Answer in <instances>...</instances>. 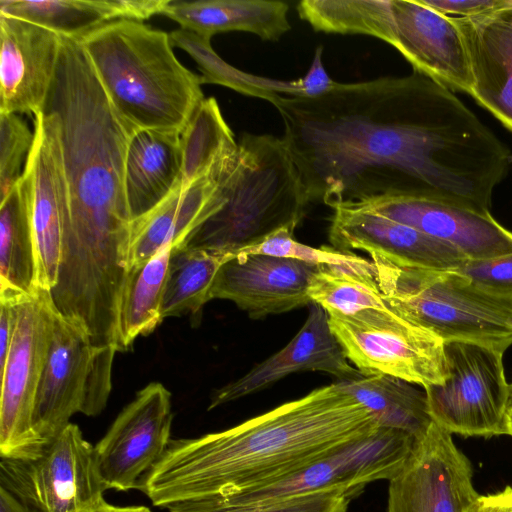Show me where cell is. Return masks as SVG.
<instances>
[{"label": "cell", "mask_w": 512, "mask_h": 512, "mask_svg": "<svg viewBox=\"0 0 512 512\" xmlns=\"http://www.w3.org/2000/svg\"><path fill=\"white\" fill-rule=\"evenodd\" d=\"M378 429L371 413L333 383L230 429L170 440L136 489L162 508L235 494L292 475Z\"/></svg>", "instance_id": "cell-3"}, {"label": "cell", "mask_w": 512, "mask_h": 512, "mask_svg": "<svg viewBox=\"0 0 512 512\" xmlns=\"http://www.w3.org/2000/svg\"><path fill=\"white\" fill-rule=\"evenodd\" d=\"M34 139V132L18 114L0 112V201L22 177Z\"/></svg>", "instance_id": "cell-35"}, {"label": "cell", "mask_w": 512, "mask_h": 512, "mask_svg": "<svg viewBox=\"0 0 512 512\" xmlns=\"http://www.w3.org/2000/svg\"><path fill=\"white\" fill-rule=\"evenodd\" d=\"M14 304L0 301V375L2 374L11 344L14 328Z\"/></svg>", "instance_id": "cell-39"}, {"label": "cell", "mask_w": 512, "mask_h": 512, "mask_svg": "<svg viewBox=\"0 0 512 512\" xmlns=\"http://www.w3.org/2000/svg\"><path fill=\"white\" fill-rule=\"evenodd\" d=\"M42 111L58 122L68 190L52 301L61 316L90 335H109L118 326L128 273L132 219L125 159L136 129L112 105L76 38L62 36Z\"/></svg>", "instance_id": "cell-2"}, {"label": "cell", "mask_w": 512, "mask_h": 512, "mask_svg": "<svg viewBox=\"0 0 512 512\" xmlns=\"http://www.w3.org/2000/svg\"><path fill=\"white\" fill-rule=\"evenodd\" d=\"M303 371H321L345 381L363 375L347 359L333 335L327 312L309 305L308 317L295 337L280 351L244 376L216 390L208 410L268 388L282 378Z\"/></svg>", "instance_id": "cell-21"}, {"label": "cell", "mask_w": 512, "mask_h": 512, "mask_svg": "<svg viewBox=\"0 0 512 512\" xmlns=\"http://www.w3.org/2000/svg\"><path fill=\"white\" fill-rule=\"evenodd\" d=\"M329 239L337 250H362L401 267L453 271L467 258L411 226L351 204L333 208Z\"/></svg>", "instance_id": "cell-17"}, {"label": "cell", "mask_w": 512, "mask_h": 512, "mask_svg": "<svg viewBox=\"0 0 512 512\" xmlns=\"http://www.w3.org/2000/svg\"><path fill=\"white\" fill-rule=\"evenodd\" d=\"M443 241L467 260L512 252V232L490 214L428 198L383 196L351 204Z\"/></svg>", "instance_id": "cell-19"}, {"label": "cell", "mask_w": 512, "mask_h": 512, "mask_svg": "<svg viewBox=\"0 0 512 512\" xmlns=\"http://www.w3.org/2000/svg\"><path fill=\"white\" fill-rule=\"evenodd\" d=\"M0 512H42L9 489L0 486Z\"/></svg>", "instance_id": "cell-40"}, {"label": "cell", "mask_w": 512, "mask_h": 512, "mask_svg": "<svg viewBox=\"0 0 512 512\" xmlns=\"http://www.w3.org/2000/svg\"><path fill=\"white\" fill-rule=\"evenodd\" d=\"M223 188V206L182 245L234 255L279 228L295 229L310 204L283 138L273 135H241Z\"/></svg>", "instance_id": "cell-5"}, {"label": "cell", "mask_w": 512, "mask_h": 512, "mask_svg": "<svg viewBox=\"0 0 512 512\" xmlns=\"http://www.w3.org/2000/svg\"><path fill=\"white\" fill-rule=\"evenodd\" d=\"M114 348L94 347L86 333L58 312L37 388L32 430L45 448L77 412L96 416L111 391Z\"/></svg>", "instance_id": "cell-7"}, {"label": "cell", "mask_w": 512, "mask_h": 512, "mask_svg": "<svg viewBox=\"0 0 512 512\" xmlns=\"http://www.w3.org/2000/svg\"><path fill=\"white\" fill-rule=\"evenodd\" d=\"M336 384L371 413L379 428L400 430L418 440L433 424L425 390L407 381L387 375H361Z\"/></svg>", "instance_id": "cell-27"}, {"label": "cell", "mask_w": 512, "mask_h": 512, "mask_svg": "<svg viewBox=\"0 0 512 512\" xmlns=\"http://www.w3.org/2000/svg\"><path fill=\"white\" fill-rule=\"evenodd\" d=\"M182 167L179 183L190 185L213 172L238 148L215 98H205L180 133Z\"/></svg>", "instance_id": "cell-30"}, {"label": "cell", "mask_w": 512, "mask_h": 512, "mask_svg": "<svg viewBox=\"0 0 512 512\" xmlns=\"http://www.w3.org/2000/svg\"><path fill=\"white\" fill-rule=\"evenodd\" d=\"M237 155L238 148L213 172L190 185L178 182L161 203L132 222L128 270L144 263L166 245L184 244L199 225L223 206V185Z\"/></svg>", "instance_id": "cell-22"}, {"label": "cell", "mask_w": 512, "mask_h": 512, "mask_svg": "<svg viewBox=\"0 0 512 512\" xmlns=\"http://www.w3.org/2000/svg\"><path fill=\"white\" fill-rule=\"evenodd\" d=\"M512 410V384H510V394H509V402H508V411Z\"/></svg>", "instance_id": "cell-43"}, {"label": "cell", "mask_w": 512, "mask_h": 512, "mask_svg": "<svg viewBox=\"0 0 512 512\" xmlns=\"http://www.w3.org/2000/svg\"><path fill=\"white\" fill-rule=\"evenodd\" d=\"M233 256L184 245L174 247L162 299L163 319L200 311L210 300L220 267Z\"/></svg>", "instance_id": "cell-29"}, {"label": "cell", "mask_w": 512, "mask_h": 512, "mask_svg": "<svg viewBox=\"0 0 512 512\" xmlns=\"http://www.w3.org/2000/svg\"><path fill=\"white\" fill-rule=\"evenodd\" d=\"M362 35L388 43L417 71L450 90L470 95L473 76L453 16L421 0H369Z\"/></svg>", "instance_id": "cell-11"}, {"label": "cell", "mask_w": 512, "mask_h": 512, "mask_svg": "<svg viewBox=\"0 0 512 512\" xmlns=\"http://www.w3.org/2000/svg\"><path fill=\"white\" fill-rule=\"evenodd\" d=\"M434 10L455 17H470L501 8L510 0H421Z\"/></svg>", "instance_id": "cell-37"}, {"label": "cell", "mask_w": 512, "mask_h": 512, "mask_svg": "<svg viewBox=\"0 0 512 512\" xmlns=\"http://www.w3.org/2000/svg\"><path fill=\"white\" fill-rule=\"evenodd\" d=\"M288 10L289 5L282 1L170 0L163 15L208 39L218 33L242 31L278 41L291 29Z\"/></svg>", "instance_id": "cell-25"}, {"label": "cell", "mask_w": 512, "mask_h": 512, "mask_svg": "<svg viewBox=\"0 0 512 512\" xmlns=\"http://www.w3.org/2000/svg\"><path fill=\"white\" fill-rule=\"evenodd\" d=\"M34 143L23 173L30 187L38 257V284L52 291L58 281L68 190L57 119L42 111L34 118Z\"/></svg>", "instance_id": "cell-16"}, {"label": "cell", "mask_w": 512, "mask_h": 512, "mask_svg": "<svg viewBox=\"0 0 512 512\" xmlns=\"http://www.w3.org/2000/svg\"><path fill=\"white\" fill-rule=\"evenodd\" d=\"M273 105L310 203L414 196L490 212L510 149L446 86L414 71Z\"/></svg>", "instance_id": "cell-1"}, {"label": "cell", "mask_w": 512, "mask_h": 512, "mask_svg": "<svg viewBox=\"0 0 512 512\" xmlns=\"http://www.w3.org/2000/svg\"><path fill=\"white\" fill-rule=\"evenodd\" d=\"M328 317L347 359L363 375H387L423 388L445 382L444 342L391 308Z\"/></svg>", "instance_id": "cell-9"}, {"label": "cell", "mask_w": 512, "mask_h": 512, "mask_svg": "<svg viewBox=\"0 0 512 512\" xmlns=\"http://www.w3.org/2000/svg\"><path fill=\"white\" fill-rule=\"evenodd\" d=\"M0 14L76 39L101 25L120 20L117 0H0Z\"/></svg>", "instance_id": "cell-32"}, {"label": "cell", "mask_w": 512, "mask_h": 512, "mask_svg": "<svg viewBox=\"0 0 512 512\" xmlns=\"http://www.w3.org/2000/svg\"><path fill=\"white\" fill-rule=\"evenodd\" d=\"M354 496L341 488L323 489L255 505H229L214 497L181 501L169 512H347Z\"/></svg>", "instance_id": "cell-33"}, {"label": "cell", "mask_w": 512, "mask_h": 512, "mask_svg": "<svg viewBox=\"0 0 512 512\" xmlns=\"http://www.w3.org/2000/svg\"><path fill=\"white\" fill-rule=\"evenodd\" d=\"M0 112L34 118L42 112L62 36L32 22L0 14Z\"/></svg>", "instance_id": "cell-20"}, {"label": "cell", "mask_w": 512, "mask_h": 512, "mask_svg": "<svg viewBox=\"0 0 512 512\" xmlns=\"http://www.w3.org/2000/svg\"><path fill=\"white\" fill-rule=\"evenodd\" d=\"M173 244L128 270L119 304L118 351L130 350L138 336L150 334L163 320L161 307Z\"/></svg>", "instance_id": "cell-28"}, {"label": "cell", "mask_w": 512, "mask_h": 512, "mask_svg": "<svg viewBox=\"0 0 512 512\" xmlns=\"http://www.w3.org/2000/svg\"><path fill=\"white\" fill-rule=\"evenodd\" d=\"M416 441L406 432L379 428L285 478L239 493L209 497L238 506L331 488L344 489L356 497L369 483L391 480L404 466Z\"/></svg>", "instance_id": "cell-13"}, {"label": "cell", "mask_w": 512, "mask_h": 512, "mask_svg": "<svg viewBox=\"0 0 512 512\" xmlns=\"http://www.w3.org/2000/svg\"><path fill=\"white\" fill-rule=\"evenodd\" d=\"M308 294L328 315L350 316L367 309H386L371 261L350 265H320Z\"/></svg>", "instance_id": "cell-31"}, {"label": "cell", "mask_w": 512, "mask_h": 512, "mask_svg": "<svg viewBox=\"0 0 512 512\" xmlns=\"http://www.w3.org/2000/svg\"><path fill=\"white\" fill-rule=\"evenodd\" d=\"M467 512H512V486L503 490L480 495Z\"/></svg>", "instance_id": "cell-38"}, {"label": "cell", "mask_w": 512, "mask_h": 512, "mask_svg": "<svg viewBox=\"0 0 512 512\" xmlns=\"http://www.w3.org/2000/svg\"><path fill=\"white\" fill-rule=\"evenodd\" d=\"M453 19L470 62V95L512 132V0L483 14Z\"/></svg>", "instance_id": "cell-23"}, {"label": "cell", "mask_w": 512, "mask_h": 512, "mask_svg": "<svg viewBox=\"0 0 512 512\" xmlns=\"http://www.w3.org/2000/svg\"><path fill=\"white\" fill-rule=\"evenodd\" d=\"M89 512H152L149 508L144 506H131V507H117L107 502L102 506L95 508Z\"/></svg>", "instance_id": "cell-41"}, {"label": "cell", "mask_w": 512, "mask_h": 512, "mask_svg": "<svg viewBox=\"0 0 512 512\" xmlns=\"http://www.w3.org/2000/svg\"><path fill=\"white\" fill-rule=\"evenodd\" d=\"M38 284V257L26 175L0 201V301L32 296Z\"/></svg>", "instance_id": "cell-26"}, {"label": "cell", "mask_w": 512, "mask_h": 512, "mask_svg": "<svg viewBox=\"0 0 512 512\" xmlns=\"http://www.w3.org/2000/svg\"><path fill=\"white\" fill-rule=\"evenodd\" d=\"M12 303L14 328L0 375V456L34 459L44 448L32 430L33 406L57 310L50 291L41 288Z\"/></svg>", "instance_id": "cell-10"}, {"label": "cell", "mask_w": 512, "mask_h": 512, "mask_svg": "<svg viewBox=\"0 0 512 512\" xmlns=\"http://www.w3.org/2000/svg\"><path fill=\"white\" fill-rule=\"evenodd\" d=\"M78 40L112 105L136 130L181 133L205 99L200 76L177 59L165 31L116 20Z\"/></svg>", "instance_id": "cell-4"}, {"label": "cell", "mask_w": 512, "mask_h": 512, "mask_svg": "<svg viewBox=\"0 0 512 512\" xmlns=\"http://www.w3.org/2000/svg\"><path fill=\"white\" fill-rule=\"evenodd\" d=\"M0 486L42 512H89L106 503L94 446L71 422L38 457L1 458Z\"/></svg>", "instance_id": "cell-12"}, {"label": "cell", "mask_w": 512, "mask_h": 512, "mask_svg": "<svg viewBox=\"0 0 512 512\" xmlns=\"http://www.w3.org/2000/svg\"><path fill=\"white\" fill-rule=\"evenodd\" d=\"M479 496L470 460L433 423L389 480L386 512H467Z\"/></svg>", "instance_id": "cell-14"}, {"label": "cell", "mask_w": 512, "mask_h": 512, "mask_svg": "<svg viewBox=\"0 0 512 512\" xmlns=\"http://www.w3.org/2000/svg\"><path fill=\"white\" fill-rule=\"evenodd\" d=\"M507 435L512 436V410H509L507 415Z\"/></svg>", "instance_id": "cell-42"}, {"label": "cell", "mask_w": 512, "mask_h": 512, "mask_svg": "<svg viewBox=\"0 0 512 512\" xmlns=\"http://www.w3.org/2000/svg\"><path fill=\"white\" fill-rule=\"evenodd\" d=\"M386 304L443 342H471L503 352L512 345V299L486 292L454 271L401 267L370 256Z\"/></svg>", "instance_id": "cell-6"}, {"label": "cell", "mask_w": 512, "mask_h": 512, "mask_svg": "<svg viewBox=\"0 0 512 512\" xmlns=\"http://www.w3.org/2000/svg\"><path fill=\"white\" fill-rule=\"evenodd\" d=\"M317 268L295 259L234 254L220 267L210 300L232 301L255 319L309 306V284Z\"/></svg>", "instance_id": "cell-18"}, {"label": "cell", "mask_w": 512, "mask_h": 512, "mask_svg": "<svg viewBox=\"0 0 512 512\" xmlns=\"http://www.w3.org/2000/svg\"><path fill=\"white\" fill-rule=\"evenodd\" d=\"M173 414L171 394L159 382L141 389L94 446L107 489H136L140 478L163 456Z\"/></svg>", "instance_id": "cell-15"}, {"label": "cell", "mask_w": 512, "mask_h": 512, "mask_svg": "<svg viewBox=\"0 0 512 512\" xmlns=\"http://www.w3.org/2000/svg\"><path fill=\"white\" fill-rule=\"evenodd\" d=\"M453 271L488 293L512 299V252L489 259L465 260Z\"/></svg>", "instance_id": "cell-36"}, {"label": "cell", "mask_w": 512, "mask_h": 512, "mask_svg": "<svg viewBox=\"0 0 512 512\" xmlns=\"http://www.w3.org/2000/svg\"><path fill=\"white\" fill-rule=\"evenodd\" d=\"M180 133L136 130L125 159V193L132 222L150 212L180 179Z\"/></svg>", "instance_id": "cell-24"}, {"label": "cell", "mask_w": 512, "mask_h": 512, "mask_svg": "<svg viewBox=\"0 0 512 512\" xmlns=\"http://www.w3.org/2000/svg\"><path fill=\"white\" fill-rule=\"evenodd\" d=\"M294 228L282 227L272 232L258 243L243 248L235 254H265L299 260L313 265H350L364 263V259L350 252L334 247L314 248L298 242L293 237Z\"/></svg>", "instance_id": "cell-34"}, {"label": "cell", "mask_w": 512, "mask_h": 512, "mask_svg": "<svg viewBox=\"0 0 512 512\" xmlns=\"http://www.w3.org/2000/svg\"><path fill=\"white\" fill-rule=\"evenodd\" d=\"M503 351L471 342H444L447 378L424 388L434 424L450 434L507 435L510 384Z\"/></svg>", "instance_id": "cell-8"}]
</instances>
